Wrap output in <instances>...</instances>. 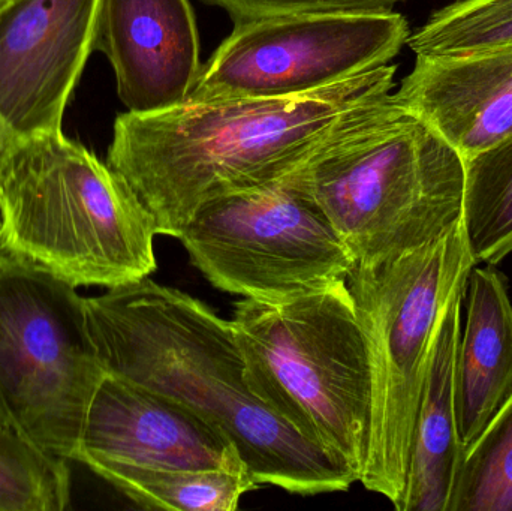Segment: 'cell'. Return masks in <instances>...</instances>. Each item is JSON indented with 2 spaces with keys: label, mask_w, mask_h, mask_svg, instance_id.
<instances>
[{
  "label": "cell",
  "mask_w": 512,
  "mask_h": 511,
  "mask_svg": "<svg viewBox=\"0 0 512 511\" xmlns=\"http://www.w3.org/2000/svg\"><path fill=\"white\" fill-rule=\"evenodd\" d=\"M466 326L456 360L460 441L469 447L512 393V302L496 266H475L466 282Z\"/></svg>",
  "instance_id": "obj_14"
},
{
  "label": "cell",
  "mask_w": 512,
  "mask_h": 511,
  "mask_svg": "<svg viewBox=\"0 0 512 511\" xmlns=\"http://www.w3.org/2000/svg\"><path fill=\"white\" fill-rule=\"evenodd\" d=\"M69 461L0 422V511H62L71 503Z\"/></svg>",
  "instance_id": "obj_18"
},
{
  "label": "cell",
  "mask_w": 512,
  "mask_h": 511,
  "mask_svg": "<svg viewBox=\"0 0 512 511\" xmlns=\"http://www.w3.org/2000/svg\"><path fill=\"white\" fill-rule=\"evenodd\" d=\"M236 21L297 12H384L402 0H210Z\"/></svg>",
  "instance_id": "obj_21"
},
{
  "label": "cell",
  "mask_w": 512,
  "mask_h": 511,
  "mask_svg": "<svg viewBox=\"0 0 512 511\" xmlns=\"http://www.w3.org/2000/svg\"><path fill=\"white\" fill-rule=\"evenodd\" d=\"M286 179L319 207L360 264L421 248L463 218L462 156L393 95Z\"/></svg>",
  "instance_id": "obj_3"
},
{
  "label": "cell",
  "mask_w": 512,
  "mask_h": 511,
  "mask_svg": "<svg viewBox=\"0 0 512 511\" xmlns=\"http://www.w3.org/2000/svg\"><path fill=\"white\" fill-rule=\"evenodd\" d=\"M406 44L415 54H471L512 47V0H459L436 11Z\"/></svg>",
  "instance_id": "obj_20"
},
{
  "label": "cell",
  "mask_w": 512,
  "mask_h": 511,
  "mask_svg": "<svg viewBox=\"0 0 512 511\" xmlns=\"http://www.w3.org/2000/svg\"><path fill=\"white\" fill-rule=\"evenodd\" d=\"M393 99L471 158L512 134V47L417 54Z\"/></svg>",
  "instance_id": "obj_13"
},
{
  "label": "cell",
  "mask_w": 512,
  "mask_h": 511,
  "mask_svg": "<svg viewBox=\"0 0 512 511\" xmlns=\"http://www.w3.org/2000/svg\"><path fill=\"white\" fill-rule=\"evenodd\" d=\"M93 50L110 60L135 114L185 104L203 68L189 0H99Z\"/></svg>",
  "instance_id": "obj_12"
},
{
  "label": "cell",
  "mask_w": 512,
  "mask_h": 511,
  "mask_svg": "<svg viewBox=\"0 0 512 511\" xmlns=\"http://www.w3.org/2000/svg\"><path fill=\"white\" fill-rule=\"evenodd\" d=\"M99 0H12L0 11V170L29 141L62 131L93 50Z\"/></svg>",
  "instance_id": "obj_10"
},
{
  "label": "cell",
  "mask_w": 512,
  "mask_h": 511,
  "mask_svg": "<svg viewBox=\"0 0 512 511\" xmlns=\"http://www.w3.org/2000/svg\"><path fill=\"white\" fill-rule=\"evenodd\" d=\"M75 462L92 473L113 465L249 473L224 431L176 399L111 374L90 404Z\"/></svg>",
  "instance_id": "obj_11"
},
{
  "label": "cell",
  "mask_w": 512,
  "mask_h": 511,
  "mask_svg": "<svg viewBox=\"0 0 512 511\" xmlns=\"http://www.w3.org/2000/svg\"><path fill=\"white\" fill-rule=\"evenodd\" d=\"M231 324L256 398L360 482L372 383L348 284L283 303L240 300Z\"/></svg>",
  "instance_id": "obj_5"
},
{
  "label": "cell",
  "mask_w": 512,
  "mask_h": 511,
  "mask_svg": "<svg viewBox=\"0 0 512 511\" xmlns=\"http://www.w3.org/2000/svg\"><path fill=\"white\" fill-rule=\"evenodd\" d=\"M105 374L77 287L0 254V422L44 452L75 462Z\"/></svg>",
  "instance_id": "obj_7"
},
{
  "label": "cell",
  "mask_w": 512,
  "mask_h": 511,
  "mask_svg": "<svg viewBox=\"0 0 512 511\" xmlns=\"http://www.w3.org/2000/svg\"><path fill=\"white\" fill-rule=\"evenodd\" d=\"M396 65H382L288 98L185 102L119 114L107 164L179 237L203 204L282 182L346 126L391 98Z\"/></svg>",
  "instance_id": "obj_1"
},
{
  "label": "cell",
  "mask_w": 512,
  "mask_h": 511,
  "mask_svg": "<svg viewBox=\"0 0 512 511\" xmlns=\"http://www.w3.org/2000/svg\"><path fill=\"white\" fill-rule=\"evenodd\" d=\"M84 317L107 374L170 396L224 431L258 485L304 497L354 485L256 398L233 324L206 303L146 278L84 297Z\"/></svg>",
  "instance_id": "obj_2"
},
{
  "label": "cell",
  "mask_w": 512,
  "mask_h": 511,
  "mask_svg": "<svg viewBox=\"0 0 512 511\" xmlns=\"http://www.w3.org/2000/svg\"><path fill=\"white\" fill-rule=\"evenodd\" d=\"M475 263L465 221L421 248L355 264L346 284L369 357L372 407L360 483L399 506L439 324Z\"/></svg>",
  "instance_id": "obj_6"
},
{
  "label": "cell",
  "mask_w": 512,
  "mask_h": 511,
  "mask_svg": "<svg viewBox=\"0 0 512 511\" xmlns=\"http://www.w3.org/2000/svg\"><path fill=\"white\" fill-rule=\"evenodd\" d=\"M93 474L147 510L234 511L243 495L259 486L249 473L221 470L113 465Z\"/></svg>",
  "instance_id": "obj_16"
},
{
  "label": "cell",
  "mask_w": 512,
  "mask_h": 511,
  "mask_svg": "<svg viewBox=\"0 0 512 511\" xmlns=\"http://www.w3.org/2000/svg\"><path fill=\"white\" fill-rule=\"evenodd\" d=\"M11 2L12 0H0V11H2V9L5 8V6H8Z\"/></svg>",
  "instance_id": "obj_22"
},
{
  "label": "cell",
  "mask_w": 512,
  "mask_h": 511,
  "mask_svg": "<svg viewBox=\"0 0 512 511\" xmlns=\"http://www.w3.org/2000/svg\"><path fill=\"white\" fill-rule=\"evenodd\" d=\"M0 254H2V252H0Z\"/></svg>",
  "instance_id": "obj_23"
},
{
  "label": "cell",
  "mask_w": 512,
  "mask_h": 511,
  "mask_svg": "<svg viewBox=\"0 0 512 511\" xmlns=\"http://www.w3.org/2000/svg\"><path fill=\"white\" fill-rule=\"evenodd\" d=\"M448 511H512V393L466 447Z\"/></svg>",
  "instance_id": "obj_19"
},
{
  "label": "cell",
  "mask_w": 512,
  "mask_h": 511,
  "mask_svg": "<svg viewBox=\"0 0 512 511\" xmlns=\"http://www.w3.org/2000/svg\"><path fill=\"white\" fill-rule=\"evenodd\" d=\"M403 15L297 12L236 21L186 102L288 98L387 65L408 42Z\"/></svg>",
  "instance_id": "obj_9"
},
{
  "label": "cell",
  "mask_w": 512,
  "mask_h": 511,
  "mask_svg": "<svg viewBox=\"0 0 512 511\" xmlns=\"http://www.w3.org/2000/svg\"><path fill=\"white\" fill-rule=\"evenodd\" d=\"M155 236L125 180L63 132L24 144L0 170V252L74 287L149 278Z\"/></svg>",
  "instance_id": "obj_4"
},
{
  "label": "cell",
  "mask_w": 512,
  "mask_h": 511,
  "mask_svg": "<svg viewBox=\"0 0 512 511\" xmlns=\"http://www.w3.org/2000/svg\"><path fill=\"white\" fill-rule=\"evenodd\" d=\"M463 221L475 266H498L512 254V134L463 159Z\"/></svg>",
  "instance_id": "obj_17"
},
{
  "label": "cell",
  "mask_w": 512,
  "mask_h": 511,
  "mask_svg": "<svg viewBox=\"0 0 512 511\" xmlns=\"http://www.w3.org/2000/svg\"><path fill=\"white\" fill-rule=\"evenodd\" d=\"M177 239L225 293L283 303L346 282L355 258L288 179L203 204Z\"/></svg>",
  "instance_id": "obj_8"
},
{
  "label": "cell",
  "mask_w": 512,
  "mask_h": 511,
  "mask_svg": "<svg viewBox=\"0 0 512 511\" xmlns=\"http://www.w3.org/2000/svg\"><path fill=\"white\" fill-rule=\"evenodd\" d=\"M466 290V288H465ZM465 291H460L439 324L432 362L415 425L405 492L396 510L448 511L465 447L456 410V360L462 335Z\"/></svg>",
  "instance_id": "obj_15"
}]
</instances>
